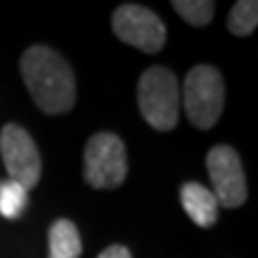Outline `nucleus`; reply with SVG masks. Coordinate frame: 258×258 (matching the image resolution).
<instances>
[{
	"mask_svg": "<svg viewBox=\"0 0 258 258\" xmlns=\"http://www.w3.org/2000/svg\"><path fill=\"white\" fill-rule=\"evenodd\" d=\"M127 176L125 144L116 134L99 132L84 149V181L93 189H116Z\"/></svg>",
	"mask_w": 258,
	"mask_h": 258,
	"instance_id": "4",
	"label": "nucleus"
},
{
	"mask_svg": "<svg viewBox=\"0 0 258 258\" xmlns=\"http://www.w3.org/2000/svg\"><path fill=\"white\" fill-rule=\"evenodd\" d=\"M140 114L157 132H170L179 123L181 91L179 80L168 67H149L138 82Z\"/></svg>",
	"mask_w": 258,
	"mask_h": 258,
	"instance_id": "2",
	"label": "nucleus"
},
{
	"mask_svg": "<svg viewBox=\"0 0 258 258\" xmlns=\"http://www.w3.org/2000/svg\"><path fill=\"white\" fill-rule=\"evenodd\" d=\"M181 205L185 209V213L189 215V220L200 226V228H211L217 222L220 215V205L213 196V191L205 187L203 183L196 181H187L179 191Z\"/></svg>",
	"mask_w": 258,
	"mask_h": 258,
	"instance_id": "8",
	"label": "nucleus"
},
{
	"mask_svg": "<svg viewBox=\"0 0 258 258\" xmlns=\"http://www.w3.org/2000/svg\"><path fill=\"white\" fill-rule=\"evenodd\" d=\"M258 26V3L239 0L228 13V30L237 37H249Z\"/></svg>",
	"mask_w": 258,
	"mask_h": 258,
	"instance_id": "10",
	"label": "nucleus"
},
{
	"mask_svg": "<svg viewBox=\"0 0 258 258\" xmlns=\"http://www.w3.org/2000/svg\"><path fill=\"white\" fill-rule=\"evenodd\" d=\"M224 80L211 64H196L183 82V108L196 129H211L224 110Z\"/></svg>",
	"mask_w": 258,
	"mask_h": 258,
	"instance_id": "3",
	"label": "nucleus"
},
{
	"mask_svg": "<svg viewBox=\"0 0 258 258\" xmlns=\"http://www.w3.org/2000/svg\"><path fill=\"white\" fill-rule=\"evenodd\" d=\"M112 30L123 43L144 54H157L166 45V26L155 11L125 3L112 13Z\"/></svg>",
	"mask_w": 258,
	"mask_h": 258,
	"instance_id": "5",
	"label": "nucleus"
},
{
	"mask_svg": "<svg viewBox=\"0 0 258 258\" xmlns=\"http://www.w3.org/2000/svg\"><path fill=\"white\" fill-rule=\"evenodd\" d=\"M97 258H132V252H129L125 245H110Z\"/></svg>",
	"mask_w": 258,
	"mask_h": 258,
	"instance_id": "13",
	"label": "nucleus"
},
{
	"mask_svg": "<svg viewBox=\"0 0 258 258\" xmlns=\"http://www.w3.org/2000/svg\"><path fill=\"white\" fill-rule=\"evenodd\" d=\"M24 84L45 114H64L76 103V78L67 60L52 47L32 45L20 60Z\"/></svg>",
	"mask_w": 258,
	"mask_h": 258,
	"instance_id": "1",
	"label": "nucleus"
},
{
	"mask_svg": "<svg viewBox=\"0 0 258 258\" xmlns=\"http://www.w3.org/2000/svg\"><path fill=\"white\" fill-rule=\"evenodd\" d=\"M50 256L47 258H80L82 256V239L78 226L71 220H56L47 235Z\"/></svg>",
	"mask_w": 258,
	"mask_h": 258,
	"instance_id": "9",
	"label": "nucleus"
},
{
	"mask_svg": "<svg viewBox=\"0 0 258 258\" xmlns=\"http://www.w3.org/2000/svg\"><path fill=\"white\" fill-rule=\"evenodd\" d=\"M0 155L9 179L24 189H32L41 176V155L32 136L24 127L7 123L0 132Z\"/></svg>",
	"mask_w": 258,
	"mask_h": 258,
	"instance_id": "6",
	"label": "nucleus"
},
{
	"mask_svg": "<svg viewBox=\"0 0 258 258\" xmlns=\"http://www.w3.org/2000/svg\"><path fill=\"white\" fill-rule=\"evenodd\" d=\"M209 179L213 183V196L220 207L237 209L245 203L247 185L243 166L237 151L228 144H217L207 155Z\"/></svg>",
	"mask_w": 258,
	"mask_h": 258,
	"instance_id": "7",
	"label": "nucleus"
},
{
	"mask_svg": "<svg viewBox=\"0 0 258 258\" xmlns=\"http://www.w3.org/2000/svg\"><path fill=\"white\" fill-rule=\"evenodd\" d=\"M28 207V191L20 183L11 179L0 181V215L7 220L20 217L22 211Z\"/></svg>",
	"mask_w": 258,
	"mask_h": 258,
	"instance_id": "11",
	"label": "nucleus"
},
{
	"mask_svg": "<svg viewBox=\"0 0 258 258\" xmlns=\"http://www.w3.org/2000/svg\"><path fill=\"white\" fill-rule=\"evenodd\" d=\"M172 9L187 24L203 28L213 20L215 3H211V0H174Z\"/></svg>",
	"mask_w": 258,
	"mask_h": 258,
	"instance_id": "12",
	"label": "nucleus"
}]
</instances>
